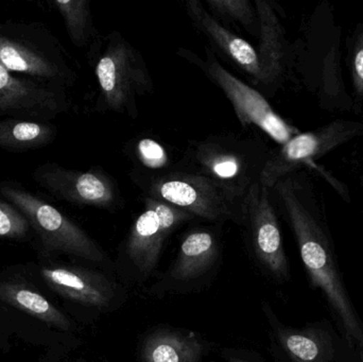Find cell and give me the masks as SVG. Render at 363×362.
Instances as JSON below:
<instances>
[{
  "label": "cell",
  "mask_w": 363,
  "mask_h": 362,
  "mask_svg": "<svg viewBox=\"0 0 363 362\" xmlns=\"http://www.w3.org/2000/svg\"><path fill=\"white\" fill-rule=\"evenodd\" d=\"M281 204L298 242L309 280L325 295L350 344L363 354V329L343 286L332 244L311 178L300 169L271 188Z\"/></svg>",
  "instance_id": "1"
},
{
  "label": "cell",
  "mask_w": 363,
  "mask_h": 362,
  "mask_svg": "<svg viewBox=\"0 0 363 362\" xmlns=\"http://www.w3.org/2000/svg\"><path fill=\"white\" fill-rule=\"evenodd\" d=\"M0 65L57 86H74L78 74L59 38L40 21L0 23Z\"/></svg>",
  "instance_id": "2"
},
{
  "label": "cell",
  "mask_w": 363,
  "mask_h": 362,
  "mask_svg": "<svg viewBox=\"0 0 363 362\" xmlns=\"http://www.w3.org/2000/svg\"><path fill=\"white\" fill-rule=\"evenodd\" d=\"M191 171L211 179L242 202L262 176L270 153L254 138L213 135L190 145Z\"/></svg>",
  "instance_id": "3"
},
{
  "label": "cell",
  "mask_w": 363,
  "mask_h": 362,
  "mask_svg": "<svg viewBox=\"0 0 363 362\" xmlns=\"http://www.w3.org/2000/svg\"><path fill=\"white\" fill-rule=\"evenodd\" d=\"M96 78L106 108L131 118L138 102L152 91L153 82L142 53L119 32H111L96 53Z\"/></svg>",
  "instance_id": "4"
},
{
  "label": "cell",
  "mask_w": 363,
  "mask_h": 362,
  "mask_svg": "<svg viewBox=\"0 0 363 362\" xmlns=\"http://www.w3.org/2000/svg\"><path fill=\"white\" fill-rule=\"evenodd\" d=\"M0 199L26 217L48 252L66 253L94 263L106 261V253L84 230L19 183L0 181Z\"/></svg>",
  "instance_id": "5"
},
{
  "label": "cell",
  "mask_w": 363,
  "mask_h": 362,
  "mask_svg": "<svg viewBox=\"0 0 363 362\" xmlns=\"http://www.w3.org/2000/svg\"><path fill=\"white\" fill-rule=\"evenodd\" d=\"M147 197L166 202L194 217L242 225V202L233 198L220 185L192 171H174L150 176L143 183Z\"/></svg>",
  "instance_id": "6"
},
{
  "label": "cell",
  "mask_w": 363,
  "mask_h": 362,
  "mask_svg": "<svg viewBox=\"0 0 363 362\" xmlns=\"http://www.w3.org/2000/svg\"><path fill=\"white\" fill-rule=\"evenodd\" d=\"M179 55L194 64L205 76L217 85L234 108L239 123L243 128H256L283 146L300 134L298 129L286 123L269 103L268 100L255 87L247 84L230 74L216 57L213 49L205 50L200 57L187 49L180 48Z\"/></svg>",
  "instance_id": "7"
},
{
  "label": "cell",
  "mask_w": 363,
  "mask_h": 362,
  "mask_svg": "<svg viewBox=\"0 0 363 362\" xmlns=\"http://www.w3.org/2000/svg\"><path fill=\"white\" fill-rule=\"evenodd\" d=\"M32 179L55 199L72 205L114 210L121 203L116 182L100 168L82 171L46 162L36 166Z\"/></svg>",
  "instance_id": "8"
},
{
  "label": "cell",
  "mask_w": 363,
  "mask_h": 362,
  "mask_svg": "<svg viewBox=\"0 0 363 362\" xmlns=\"http://www.w3.org/2000/svg\"><path fill=\"white\" fill-rule=\"evenodd\" d=\"M360 135H363V123L352 120H335L315 131L298 134L270 153L259 181L271 189L277 181L301 166L313 163V159Z\"/></svg>",
  "instance_id": "9"
},
{
  "label": "cell",
  "mask_w": 363,
  "mask_h": 362,
  "mask_svg": "<svg viewBox=\"0 0 363 362\" xmlns=\"http://www.w3.org/2000/svg\"><path fill=\"white\" fill-rule=\"evenodd\" d=\"M271 196V189L260 181L250 187L242 200V225L259 264L273 278L286 281L289 278V264Z\"/></svg>",
  "instance_id": "10"
},
{
  "label": "cell",
  "mask_w": 363,
  "mask_h": 362,
  "mask_svg": "<svg viewBox=\"0 0 363 362\" xmlns=\"http://www.w3.org/2000/svg\"><path fill=\"white\" fill-rule=\"evenodd\" d=\"M194 218L180 208L146 196L144 210L136 218L125 240V252L130 263L143 276H148L157 267L168 237Z\"/></svg>",
  "instance_id": "11"
},
{
  "label": "cell",
  "mask_w": 363,
  "mask_h": 362,
  "mask_svg": "<svg viewBox=\"0 0 363 362\" xmlns=\"http://www.w3.org/2000/svg\"><path fill=\"white\" fill-rule=\"evenodd\" d=\"M70 106L67 89L13 74L0 65V120L52 121Z\"/></svg>",
  "instance_id": "12"
},
{
  "label": "cell",
  "mask_w": 363,
  "mask_h": 362,
  "mask_svg": "<svg viewBox=\"0 0 363 362\" xmlns=\"http://www.w3.org/2000/svg\"><path fill=\"white\" fill-rule=\"evenodd\" d=\"M185 11L194 28L209 40L213 51L242 70L251 79L253 87L262 89V72L256 49L213 17L200 0L186 1Z\"/></svg>",
  "instance_id": "13"
},
{
  "label": "cell",
  "mask_w": 363,
  "mask_h": 362,
  "mask_svg": "<svg viewBox=\"0 0 363 362\" xmlns=\"http://www.w3.org/2000/svg\"><path fill=\"white\" fill-rule=\"evenodd\" d=\"M47 284L66 299L96 308H108L116 298V285L102 274L80 268H43Z\"/></svg>",
  "instance_id": "14"
},
{
  "label": "cell",
  "mask_w": 363,
  "mask_h": 362,
  "mask_svg": "<svg viewBox=\"0 0 363 362\" xmlns=\"http://www.w3.org/2000/svg\"><path fill=\"white\" fill-rule=\"evenodd\" d=\"M259 32H258V62L262 72V89H273L279 84L287 65V44L285 31L279 15L270 2L255 0Z\"/></svg>",
  "instance_id": "15"
},
{
  "label": "cell",
  "mask_w": 363,
  "mask_h": 362,
  "mask_svg": "<svg viewBox=\"0 0 363 362\" xmlns=\"http://www.w3.org/2000/svg\"><path fill=\"white\" fill-rule=\"evenodd\" d=\"M219 236L211 229L188 232L181 242L178 256L170 268V282H190L207 273L219 257Z\"/></svg>",
  "instance_id": "16"
},
{
  "label": "cell",
  "mask_w": 363,
  "mask_h": 362,
  "mask_svg": "<svg viewBox=\"0 0 363 362\" xmlns=\"http://www.w3.org/2000/svg\"><path fill=\"white\" fill-rule=\"evenodd\" d=\"M205 344L191 332L162 329L145 338L142 362H202Z\"/></svg>",
  "instance_id": "17"
},
{
  "label": "cell",
  "mask_w": 363,
  "mask_h": 362,
  "mask_svg": "<svg viewBox=\"0 0 363 362\" xmlns=\"http://www.w3.org/2000/svg\"><path fill=\"white\" fill-rule=\"evenodd\" d=\"M57 136L51 121L8 118L0 120V149L10 152H27L50 146Z\"/></svg>",
  "instance_id": "18"
},
{
  "label": "cell",
  "mask_w": 363,
  "mask_h": 362,
  "mask_svg": "<svg viewBox=\"0 0 363 362\" xmlns=\"http://www.w3.org/2000/svg\"><path fill=\"white\" fill-rule=\"evenodd\" d=\"M0 299L47 324L64 331L70 329L69 321L57 308L42 295L26 287L15 284H0Z\"/></svg>",
  "instance_id": "19"
},
{
  "label": "cell",
  "mask_w": 363,
  "mask_h": 362,
  "mask_svg": "<svg viewBox=\"0 0 363 362\" xmlns=\"http://www.w3.org/2000/svg\"><path fill=\"white\" fill-rule=\"evenodd\" d=\"M279 344L294 362H328L330 344L313 329L296 331L286 327H274Z\"/></svg>",
  "instance_id": "20"
},
{
  "label": "cell",
  "mask_w": 363,
  "mask_h": 362,
  "mask_svg": "<svg viewBox=\"0 0 363 362\" xmlns=\"http://www.w3.org/2000/svg\"><path fill=\"white\" fill-rule=\"evenodd\" d=\"M51 4L63 18L68 38L74 46L83 48L95 40L97 34L89 0H55Z\"/></svg>",
  "instance_id": "21"
},
{
  "label": "cell",
  "mask_w": 363,
  "mask_h": 362,
  "mask_svg": "<svg viewBox=\"0 0 363 362\" xmlns=\"http://www.w3.org/2000/svg\"><path fill=\"white\" fill-rule=\"evenodd\" d=\"M207 10L220 21H226L240 26L243 30L257 36L259 32L257 11L254 1L249 0H206Z\"/></svg>",
  "instance_id": "22"
},
{
  "label": "cell",
  "mask_w": 363,
  "mask_h": 362,
  "mask_svg": "<svg viewBox=\"0 0 363 362\" xmlns=\"http://www.w3.org/2000/svg\"><path fill=\"white\" fill-rule=\"evenodd\" d=\"M30 227L26 217L15 206L0 199V238L21 239L27 236Z\"/></svg>",
  "instance_id": "23"
},
{
  "label": "cell",
  "mask_w": 363,
  "mask_h": 362,
  "mask_svg": "<svg viewBox=\"0 0 363 362\" xmlns=\"http://www.w3.org/2000/svg\"><path fill=\"white\" fill-rule=\"evenodd\" d=\"M136 152L140 162L150 169L163 168L168 162L164 147L151 138L140 140L136 145Z\"/></svg>",
  "instance_id": "24"
},
{
  "label": "cell",
  "mask_w": 363,
  "mask_h": 362,
  "mask_svg": "<svg viewBox=\"0 0 363 362\" xmlns=\"http://www.w3.org/2000/svg\"><path fill=\"white\" fill-rule=\"evenodd\" d=\"M353 76L356 91L363 95V36L354 55Z\"/></svg>",
  "instance_id": "25"
},
{
  "label": "cell",
  "mask_w": 363,
  "mask_h": 362,
  "mask_svg": "<svg viewBox=\"0 0 363 362\" xmlns=\"http://www.w3.org/2000/svg\"><path fill=\"white\" fill-rule=\"evenodd\" d=\"M224 356H225L226 361L228 362H250L245 361V359L239 358V357L235 356V355H233V353H225Z\"/></svg>",
  "instance_id": "26"
}]
</instances>
